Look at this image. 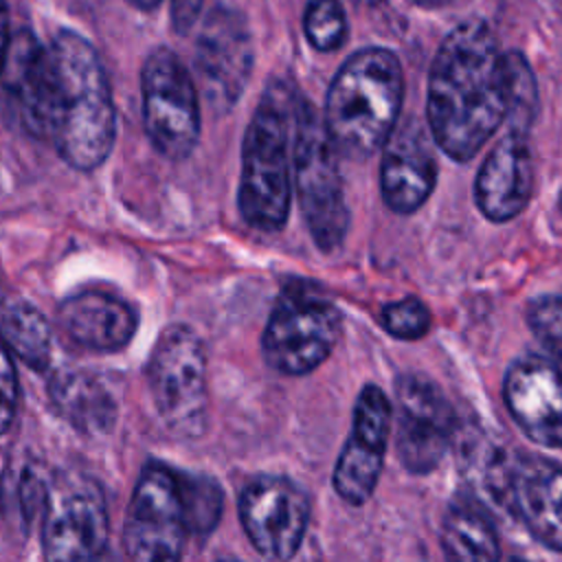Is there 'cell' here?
Returning a JSON list of instances; mask_svg holds the SVG:
<instances>
[{"mask_svg":"<svg viewBox=\"0 0 562 562\" xmlns=\"http://www.w3.org/2000/svg\"><path fill=\"white\" fill-rule=\"evenodd\" d=\"M2 77L22 125L48 140L68 167L92 171L105 162L116 136L114 101L99 53L83 35L61 29L42 46L20 33Z\"/></svg>","mask_w":562,"mask_h":562,"instance_id":"cell-1","label":"cell"},{"mask_svg":"<svg viewBox=\"0 0 562 562\" xmlns=\"http://www.w3.org/2000/svg\"><path fill=\"white\" fill-rule=\"evenodd\" d=\"M430 136L452 160L465 162L507 119L505 53L487 22L465 20L439 44L428 72Z\"/></svg>","mask_w":562,"mask_h":562,"instance_id":"cell-2","label":"cell"},{"mask_svg":"<svg viewBox=\"0 0 562 562\" xmlns=\"http://www.w3.org/2000/svg\"><path fill=\"white\" fill-rule=\"evenodd\" d=\"M404 99V72L389 48H362L336 72L323 125L338 156L367 160L397 125Z\"/></svg>","mask_w":562,"mask_h":562,"instance_id":"cell-3","label":"cell"},{"mask_svg":"<svg viewBox=\"0 0 562 562\" xmlns=\"http://www.w3.org/2000/svg\"><path fill=\"white\" fill-rule=\"evenodd\" d=\"M296 97L274 81L246 127L237 204L246 224L257 231H281L290 213V140Z\"/></svg>","mask_w":562,"mask_h":562,"instance_id":"cell-4","label":"cell"},{"mask_svg":"<svg viewBox=\"0 0 562 562\" xmlns=\"http://www.w3.org/2000/svg\"><path fill=\"white\" fill-rule=\"evenodd\" d=\"M292 171L305 224L323 252L336 250L349 228L338 154L312 103L296 99L292 121Z\"/></svg>","mask_w":562,"mask_h":562,"instance_id":"cell-5","label":"cell"},{"mask_svg":"<svg viewBox=\"0 0 562 562\" xmlns=\"http://www.w3.org/2000/svg\"><path fill=\"white\" fill-rule=\"evenodd\" d=\"M147 382L167 430L182 439H198L206 430L209 389L206 351L200 336L173 323L165 327L149 353Z\"/></svg>","mask_w":562,"mask_h":562,"instance_id":"cell-6","label":"cell"},{"mask_svg":"<svg viewBox=\"0 0 562 562\" xmlns=\"http://www.w3.org/2000/svg\"><path fill=\"white\" fill-rule=\"evenodd\" d=\"M342 331L338 307L307 288H288L261 336V351L274 371L305 375L314 371L336 347Z\"/></svg>","mask_w":562,"mask_h":562,"instance_id":"cell-7","label":"cell"},{"mask_svg":"<svg viewBox=\"0 0 562 562\" xmlns=\"http://www.w3.org/2000/svg\"><path fill=\"white\" fill-rule=\"evenodd\" d=\"M143 125L151 147L167 160H184L200 138V101L182 59L156 46L140 68Z\"/></svg>","mask_w":562,"mask_h":562,"instance_id":"cell-8","label":"cell"},{"mask_svg":"<svg viewBox=\"0 0 562 562\" xmlns=\"http://www.w3.org/2000/svg\"><path fill=\"white\" fill-rule=\"evenodd\" d=\"M108 544V507L86 474H59L46 494L42 551L46 562H99Z\"/></svg>","mask_w":562,"mask_h":562,"instance_id":"cell-9","label":"cell"},{"mask_svg":"<svg viewBox=\"0 0 562 562\" xmlns=\"http://www.w3.org/2000/svg\"><path fill=\"white\" fill-rule=\"evenodd\" d=\"M187 533L178 474L149 463L140 472L123 525L130 562H180Z\"/></svg>","mask_w":562,"mask_h":562,"instance_id":"cell-10","label":"cell"},{"mask_svg":"<svg viewBox=\"0 0 562 562\" xmlns=\"http://www.w3.org/2000/svg\"><path fill=\"white\" fill-rule=\"evenodd\" d=\"M395 450L411 474L432 472L452 439L454 411L441 389L419 373L395 382Z\"/></svg>","mask_w":562,"mask_h":562,"instance_id":"cell-11","label":"cell"},{"mask_svg":"<svg viewBox=\"0 0 562 562\" xmlns=\"http://www.w3.org/2000/svg\"><path fill=\"white\" fill-rule=\"evenodd\" d=\"M239 518L252 547L270 562H290L307 531L310 501L285 476L252 479L239 496Z\"/></svg>","mask_w":562,"mask_h":562,"instance_id":"cell-12","label":"cell"},{"mask_svg":"<svg viewBox=\"0 0 562 562\" xmlns=\"http://www.w3.org/2000/svg\"><path fill=\"white\" fill-rule=\"evenodd\" d=\"M252 70V40L241 13L215 7L202 22L195 44V72L209 105L215 112L231 110Z\"/></svg>","mask_w":562,"mask_h":562,"instance_id":"cell-13","label":"cell"},{"mask_svg":"<svg viewBox=\"0 0 562 562\" xmlns=\"http://www.w3.org/2000/svg\"><path fill=\"white\" fill-rule=\"evenodd\" d=\"M393 426V406L384 391L367 384L356 400L349 437L334 468V490L349 505H362L371 498Z\"/></svg>","mask_w":562,"mask_h":562,"instance_id":"cell-14","label":"cell"},{"mask_svg":"<svg viewBox=\"0 0 562 562\" xmlns=\"http://www.w3.org/2000/svg\"><path fill=\"white\" fill-rule=\"evenodd\" d=\"M503 397L518 428L542 448H562V373L542 356L516 358L503 378Z\"/></svg>","mask_w":562,"mask_h":562,"instance_id":"cell-15","label":"cell"},{"mask_svg":"<svg viewBox=\"0 0 562 562\" xmlns=\"http://www.w3.org/2000/svg\"><path fill=\"white\" fill-rule=\"evenodd\" d=\"M503 507L547 549L562 553V465L544 457H512Z\"/></svg>","mask_w":562,"mask_h":562,"instance_id":"cell-16","label":"cell"},{"mask_svg":"<svg viewBox=\"0 0 562 562\" xmlns=\"http://www.w3.org/2000/svg\"><path fill=\"white\" fill-rule=\"evenodd\" d=\"M437 182L432 136L417 119L395 125L382 145L380 189L386 206L400 215L417 211Z\"/></svg>","mask_w":562,"mask_h":562,"instance_id":"cell-17","label":"cell"},{"mask_svg":"<svg viewBox=\"0 0 562 562\" xmlns=\"http://www.w3.org/2000/svg\"><path fill=\"white\" fill-rule=\"evenodd\" d=\"M531 193L533 156L527 134L507 130L476 173V204L487 220L509 222L529 204Z\"/></svg>","mask_w":562,"mask_h":562,"instance_id":"cell-18","label":"cell"},{"mask_svg":"<svg viewBox=\"0 0 562 562\" xmlns=\"http://www.w3.org/2000/svg\"><path fill=\"white\" fill-rule=\"evenodd\" d=\"M136 312L105 290H81L61 301L57 325L77 347L99 353L121 351L136 331Z\"/></svg>","mask_w":562,"mask_h":562,"instance_id":"cell-19","label":"cell"},{"mask_svg":"<svg viewBox=\"0 0 562 562\" xmlns=\"http://www.w3.org/2000/svg\"><path fill=\"white\" fill-rule=\"evenodd\" d=\"M55 411L79 432H108L116 419V404L110 391L86 371H61L50 380Z\"/></svg>","mask_w":562,"mask_h":562,"instance_id":"cell-20","label":"cell"},{"mask_svg":"<svg viewBox=\"0 0 562 562\" xmlns=\"http://www.w3.org/2000/svg\"><path fill=\"white\" fill-rule=\"evenodd\" d=\"M446 562H501V547L490 514L470 496L454 498L441 520Z\"/></svg>","mask_w":562,"mask_h":562,"instance_id":"cell-21","label":"cell"},{"mask_svg":"<svg viewBox=\"0 0 562 562\" xmlns=\"http://www.w3.org/2000/svg\"><path fill=\"white\" fill-rule=\"evenodd\" d=\"M0 338L26 367L44 371L50 364L53 331L46 316L31 303L15 299L0 312Z\"/></svg>","mask_w":562,"mask_h":562,"instance_id":"cell-22","label":"cell"},{"mask_svg":"<svg viewBox=\"0 0 562 562\" xmlns=\"http://www.w3.org/2000/svg\"><path fill=\"white\" fill-rule=\"evenodd\" d=\"M189 531L209 533L222 516V490L209 476L178 474Z\"/></svg>","mask_w":562,"mask_h":562,"instance_id":"cell-23","label":"cell"},{"mask_svg":"<svg viewBox=\"0 0 562 562\" xmlns=\"http://www.w3.org/2000/svg\"><path fill=\"white\" fill-rule=\"evenodd\" d=\"M305 37L316 50H338L347 40V15L340 0H310L305 7Z\"/></svg>","mask_w":562,"mask_h":562,"instance_id":"cell-24","label":"cell"},{"mask_svg":"<svg viewBox=\"0 0 562 562\" xmlns=\"http://www.w3.org/2000/svg\"><path fill=\"white\" fill-rule=\"evenodd\" d=\"M507 79H509V110L507 121L514 132H529V125L536 114V79L529 64L518 53H505Z\"/></svg>","mask_w":562,"mask_h":562,"instance_id":"cell-25","label":"cell"},{"mask_svg":"<svg viewBox=\"0 0 562 562\" xmlns=\"http://www.w3.org/2000/svg\"><path fill=\"white\" fill-rule=\"evenodd\" d=\"M527 323L551 358H562V296L544 294L529 303Z\"/></svg>","mask_w":562,"mask_h":562,"instance_id":"cell-26","label":"cell"},{"mask_svg":"<svg viewBox=\"0 0 562 562\" xmlns=\"http://www.w3.org/2000/svg\"><path fill=\"white\" fill-rule=\"evenodd\" d=\"M380 321L391 336L400 340H417L430 329L432 318L428 307L419 299L406 296L402 301L386 303L382 307Z\"/></svg>","mask_w":562,"mask_h":562,"instance_id":"cell-27","label":"cell"},{"mask_svg":"<svg viewBox=\"0 0 562 562\" xmlns=\"http://www.w3.org/2000/svg\"><path fill=\"white\" fill-rule=\"evenodd\" d=\"M18 413V375L11 351L0 338V435H4Z\"/></svg>","mask_w":562,"mask_h":562,"instance_id":"cell-28","label":"cell"},{"mask_svg":"<svg viewBox=\"0 0 562 562\" xmlns=\"http://www.w3.org/2000/svg\"><path fill=\"white\" fill-rule=\"evenodd\" d=\"M202 9V0H171V26L176 33L184 35L195 24Z\"/></svg>","mask_w":562,"mask_h":562,"instance_id":"cell-29","label":"cell"},{"mask_svg":"<svg viewBox=\"0 0 562 562\" xmlns=\"http://www.w3.org/2000/svg\"><path fill=\"white\" fill-rule=\"evenodd\" d=\"M11 46V29H9V11H7V2L0 0V77L4 70V61H7V53Z\"/></svg>","mask_w":562,"mask_h":562,"instance_id":"cell-30","label":"cell"},{"mask_svg":"<svg viewBox=\"0 0 562 562\" xmlns=\"http://www.w3.org/2000/svg\"><path fill=\"white\" fill-rule=\"evenodd\" d=\"M127 4H132L134 9H140V11H151L156 9L162 0H125Z\"/></svg>","mask_w":562,"mask_h":562,"instance_id":"cell-31","label":"cell"},{"mask_svg":"<svg viewBox=\"0 0 562 562\" xmlns=\"http://www.w3.org/2000/svg\"><path fill=\"white\" fill-rule=\"evenodd\" d=\"M413 2H417V4H422V7H435V4H439L441 0H413Z\"/></svg>","mask_w":562,"mask_h":562,"instance_id":"cell-32","label":"cell"},{"mask_svg":"<svg viewBox=\"0 0 562 562\" xmlns=\"http://www.w3.org/2000/svg\"><path fill=\"white\" fill-rule=\"evenodd\" d=\"M99 562H116V558H114V555H110V553H105Z\"/></svg>","mask_w":562,"mask_h":562,"instance_id":"cell-33","label":"cell"},{"mask_svg":"<svg viewBox=\"0 0 562 562\" xmlns=\"http://www.w3.org/2000/svg\"><path fill=\"white\" fill-rule=\"evenodd\" d=\"M217 562H237V560H217Z\"/></svg>","mask_w":562,"mask_h":562,"instance_id":"cell-34","label":"cell"},{"mask_svg":"<svg viewBox=\"0 0 562 562\" xmlns=\"http://www.w3.org/2000/svg\"><path fill=\"white\" fill-rule=\"evenodd\" d=\"M512 562H527V560H512Z\"/></svg>","mask_w":562,"mask_h":562,"instance_id":"cell-35","label":"cell"}]
</instances>
